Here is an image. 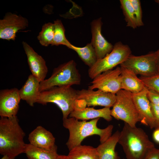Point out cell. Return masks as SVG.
Instances as JSON below:
<instances>
[{"instance_id": "7a4b0ae2", "label": "cell", "mask_w": 159, "mask_h": 159, "mask_svg": "<svg viewBox=\"0 0 159 159\" xmlns=\"http://www.w3.org/2000/svg\"><path fill=\"white\" fill-rule=\"evenodd\" d=\"M25 133L16 116L0 119V153L16 158L24 153Z\"/></svg>"}, {"instance_id": "9a60e30c", "label": "cell", "mask_w": 159, "mask_h": 159, "mask_svg": "<svg viewBox=\"0 0 159 159\" xmlns=\"http://www.w3.org/2000/svg\"><path fill=\"white\" fill-rule=\"evenodd\" d=\"M22 44L32 74L40 82L43 81L48 72L45 61L26 42L23 41Z\"/></svg>"}, {"instance_id": "836d02e7", "label": "cell", "mask_w": 159, "mask_h": 159, "mask_svg": "<svg viewBox=\"0 0 159 159\" xmlns=\"http://www.w3.org/2000/svg\"><path fill=\"white\" fill-rule=\"evenodd\" d=\"M15 158L13 157L7 155H3V157L0 159H14Z\"/></svg>"}, {"instance_id": "52a82bcc", "label": "cell", "mask_w": 159, "mask_h": 159, "mask_svg": "<svg viewBox=\"0 0 159 159\" xmlns=\"http://www.w3.org/2000/svg\"><path fill=\"white\" fill-rule=\"evenodd\" d=\"M129 47L121 42L116 43L112 51L104 58L97 59L95 63L89 68L88 74L93 79L105 71L112 69L117 65L125 62L131 54Z\"/></svg>"}, {"instance_id": "d6986e66", "label": "cell", "mask_w": 159, "mask_h": 159, "mask_svg": "<svg viewBox=\"0 0 159 159\" xmlns=\"http://www.w3.org/2000/svg\"><path fill=\"white\" fill-rule=\"evenodd\" d=\"M121 86L123 89L132 93H137L145 87L140 78L132 71L120 66Z\"/></svg>"}, {"instance_id": "6da1fadb", "label": "cell", "mask_w": 159, "mask_h": 159, "mask_svg": "<svg viewBox=\"0 0 159 159\" xmlns=\"http://www.w3.org/2000/svg\"><path fill=\"white\" fill-rule=\"evenodd\" d=\"M100 118L88 121H79L73 117L63 119V125L69 132V137L66 145L69 151L81 145L83 140L90 136L98 135L102 143L112 135L113 125H109L104 129L98 128L97 124Z\"/></svg>"}, {"instance_id": "277c9868", "label": "cell", "mask_w": 159, "mask_h": 159, "mask_svg": "<svg viewBox=\"0 0 159 159\" xmlns=\"http://www.w3.org/2000/svg\"><path fill=\"white\" fill-rule=\"evenodd\" d=\"M77 90L71 87H54L40 92L37 103L45 105L48 103L56 104L62 111L63 119L68 118L74 110L80 109L77 104Z\"/></svg>"}, {"instance_id": "5bb4252c", "label": "cell", "mask_w": 159, "mask_h": 159, "mask_svg": "<svg viewBox=\"0 0 159 159\" xmlns=\"http://www.w3.org/2000/svg\"><path fill=\"white\" fill-rule=\"evenodd\" d=\"M102 24L101 18L93 20L91 24L92 35L91 43L95 49L97 59L105 57L110 52L113 47V46L102 34Z\"/></svg>"}, {"instance_id": "d4e9b609", "label": "cell", "mask_w": 159, "mask_h": 159, "mask_svg": "<svg viewBox=\"0 0 159 159\" xmlns=\"http://www.w3.org/2000/svg\"><path fill=\"white\" fill-rule=\"evenodd\" d=\"M120 3L127 26L133 29L136 28V18L130 0H120Z\"/></svg>"}, {"instance_id": "4316f807", "label": "cell", "mask_w": 159, "mask_h": 159, "mask_svg": "<svg viewBox=\"0 0 159 159\" xmlns=\"http://www.w3.org/2000/svg\"><path fill=\"white\" fill-rule=\"evenodd\" d=\"M139 78L149 90L159 94V74L148 77L140 76Z\"/></svg>"}, {"instance_id": "f1b7e54d", "label": "cell", "mask_w": 159, "mask_h": 159, "mask_svg": "<svg viewBox=\"0 0 159 159\" xmlns=\"http://www.w3.org/2000/svg\"><path fill=\"white\" fill-rule=\"evenodd\" d=\"M152 114L153 116L155 128H159V106L150 103Z\"/></svg>"}, {"instance_id": "4fadbf2b", "label": "cell", "mask_w": 159, "mask_h": 159, "mask_svg": "<svg viewBox=\"0 0 159 159\" xmlns=\"http://www.w3.org/2000/svg\"><path fill=\"white\" fill-rule=\"evenodd\" d=\"M21 99L16 88L2 90L0 91V116L9 117L16 116Z\"/></svg>"}, {"instance_id": "cb8c5ba5", "label": "cell", "mask_w": 159, "mask_h": 159, "mask_svg": "<svg viewBox=\"0 0 159 159\" xmlns=\"http://www.w3.org/2000/svg\"><path fill=\"white\" fill-rule=\"evenodd\" d=\"M54 37L52 46L65 45L70 49L72 44L66 38L65 29L61 21L59 19L54 21Z\"/></svg>"}, {"instance_id": "ba28073f", "label": "cell", "mask_w": 159, "mask_h": 159, "mask_svg": "<svg viewBox=\"0 0 159 159\" xmlns=\"http://www.w3.org/2000/svg\"><path fill=\"white\" fill-rule=\"evenodd\" d=\"M120 66L141 76L148 77L156 74H158L156 51L138 56L131 54Z\"/></svg>"}, {"instance_id": "603a6c76", "label": "cell", "mask_w": 159, "mask_h": 159, "mask_svg": "<svg viewBox=\"0 0 159 159\" xmlns=\"http://www.w3.org/2000/svg\"><path fill=\"white\" fill-rule=\"evenodd\" d=\"M70 49L76 52L80 58L89 68L96 62L97 59L95 49L92 44L88 43L83 47H79L72 44Z\"/></svg>"}, {"instance_id": "44dd1931", "label": "cell", "mask_w": 159, "mask_h": 159, "mask_svg": "<svg viewBox=\"0 0 159 159\" xmlns=\"http://www.w3.org/2000/svg\"><path fill=\"white\" fill-rule=\"evenodd\" d=\"M24 153L27 159H56L59 155L56 145L53 148L47 150L34 146L29 143L26 144Z\"/></svg>"}, {"instance_id": "5b68a950", "label": "cell", "mask_w": 159, "mask_h": 159, "mask_svg": "<svg viewBox=\"0 0 159 159\" xmlns=\"http://www.w3.org/2000/svg\"><path fill=\"white\" fill-rule=\"evenodd\" d=\"M81 82L76 63L71 60L55 68L49 77L40 82L39 90L42 92L56 86L71 87L80 85Z\"/></svg>"}, {"instance_id": "e0dca14e", "label": "cell", "mask_w": 159, "mask_h": 159, "mask_svg": "<svg viewBox=\"0 0 159 159\" xmlns=\"http://www.w3.org/2000/svg\"><path fill=\"white\" fill-rule=\"evenodd\" d=\"M40 82L32 74L30 75L22 87L19 90L21 100H25L32 107L37 102L40 92Z\"/></svg>"}, {"instance_id": "ffe728a7", "label": "cell", "mask_w": 159, "mask_h": 159, "mask_svg": "<svg viewBox=\"0 0 159 159\" xmlns=\"http://www.w3.org/2000/svg\"><path fill=\"white\" fill-rule=\"evenodd\" d=\"M120 132L117 130L106 140L96 148L99 159H120L115 150Z\"/></svg>"}, {"instance_id": "d6a6232c", "label": "cell", "mask_w": 159, "mask_h": 159, "mask_svg": "<svg viewBox=\"0 0 159 159\" xmlns=\"http://www.w3.org/2000/svg\"><path fill=\"white\" fill-rule=\"evenodd\" d=\"M156 51L157 54V64L158 68V74H159V49Z\"/></svg>"}, {"instance_id": "4dcf8cb0", "label": "cell", "mask_w": 159, "mask_h": 159, "mask_svg": "<svg viewBox=\"0 0 159 159\" xmlns=\"http://www.w3.org/2000/svg\"><path fill=\"white\" fill-rule=\"evenodd\" d=\"M143 159H159V149L153 148L148 152Z\"/></svg>"}, {"instance_id": "f546056e", "label": "cell", "mask_w": 159, "mask_h": 159, "mask_svg": "<svg viewBox=\"0 0 159 159\" xmlns=\"http://www.w3.org/2000/svg\"><path fill=\"white\" fill-rule=\"evenodd\" d=\"M147 96L150 103L154 105L159 106V93L148 89Z\"/></svg>"}, {"instance_id": "83f0119b", "label": "cell", "mask_w": 159, "mask_h": 159, "mask_svg": "<svg viewBox=\"0 0 159 159\" xmlns=\"http://www.w3.org/2000/svg\"><path fill=\"white\" fill-rule=\"evenodd\" d=\"M133 9L137 27L144 25L142 21V12L140 1L139 0H130Z\"/></svg>"}, {"instance_id": "ac0fdd59", "label": "cell", "mask_w": 159, "mask_h": 159, "mask_svg": "<svg viewBox=\"0 0 159 159\" xmlns=\"http://www.w3.org/2000/svg\"><path fill=\"white\" fill-rule=\"evenodd\" d=\"M69 117L86 121L102 118L108 122L111 121L112 118L111 115V109L109 107L98 109L90 107L76 109L70 114Z\"/></svg>"}, {"instance_id": "30bf717a", "label": "cell", "mask_w": 159, "mask_h": 159, "mask_svg": "<svg viewBox=\"0 0 159 159\" xmlns=\"http://www.w3.org/2000/svg\"><path fill=\"white\" fill-rule=\"evenodd\" d=\"M27 19L20 15L11 12L6 14L0 20V38L9 41L15 40L18 31L28 26Z\"/></svg>"}, {"instance_id": "3957f363", "label": "cell", "mask_w": 159, "mask_h": 159, "mask_svg": "<svg viewBox=\"0 0 159 159\" xmlns=\"http://www.w3.org/2000/svg\"><path fill=\"white\" fill-rule=\"evenodd\" d=\"M118 143L122 147L126 159H143L155 147L142 129L132 127L125 123L120 132Z\"/></svg>"}, {"instance_id": "1f68e13d", "label": "cell", "mask_w": 159, "mask_h": 159, "mask_svg": "<svg viewBox=\"0 0 159 159\" xmlns=\"http://www.w3.org/2000/svg\"><path fill=\"white\" fill-rule=\"evenodd\" d=\"M152 136L154 140L159 144V128H155L153 132Z\"/></svg>"}, {"instance_id": "8992f818", "label": "cell", "mask_w": 159, "mask_h": 159, "mask_svg": "<svg viewBox=\"0 0 159 159\" xmlns=\"http://www.w3.org/2000/svg\"><path fill=\"white\" fill-rule=\"evenodd\" d=\"M115 101L111 110V115L116 119L121 120L135 127L140 120L132 97V93L121 89L116 94Z\"/></svg>"}, {"instance_id": "7c38bea8", "label": "cell", "mask_w": 159, "mask_h": 159, "mask_svg": "<svg viewBox=\"0 0 159 159\" xmlns=\"http://www.w3.org/2000/svg\"><path fill=\"white\" fill-rule=\"evenodd\" d=\"M148 89L146 87L141 91L132 93L134 102L138 114L140 122L150 128H155L150 102L147 96Z\"/></svg>"}, {"instance_id": "484cf974", "label": "cell", "mask_w": 159, "mask_h": 159, "mask_svg": "<svg viewBox=\"0 0 159 159\" xmlns=\"http://www.w3.org/2000/svg\"><path fill=\"white\" fill-rule=\"evenodd\" d=\"M54 37V24L48 22L43 25L37 38L41 45L47 47L50 44H52Z\"/></svg>"}, {"instance_id": "e575fe53", "label": "cell", "mask_w": 159, "mask_h": 159, "mask_svg": "<svg viewBox=\"0 0 159 159\" xmlns=\"http://www.w3.org/2000/svg\"><path fill=\"white\" fill-rule=\"evenodd\" d=\"M56 159H68V158L67 155H59Z\"/></svg>"}, {"instance_id": "7402d4cb", "label": "cell", "mask_w": 159, "mask_h": 159, "mask_svg": "<svg viewBox=\"0 0 159 159\" xmlns=\"http://www.w3.org/2000/svg\"><path fill=\"white\" fill-rule=\"evenodd\" d=\"M67 156L68 159H99L96 148L82 145L69 150Z\"/></svg>"}, {"instance_id": "8fae6325", "label": "cell", "mask_w": 159, "mask_h": 159, "mask_svg": "<svg viewBox=\"0 0 159 159\" xmlns=\"http://www.w3.org/2000/svg\"><path fill=\"white\" fill-rule=\"evenodd\" d=\"M77 95L78 100L83 101L88 107L100 106L110 108L116 99V94L99 90L82 89L77 90Z\"/></svg>"}, {"instance_id": "d590c367", "label": "cell", "mask_w": 159, "mask_h": 159, "mask_svg": "<svg viewBox=\"0 0 159 159\" xmlns=\"http://www.w3.org/2000/svg\"><path fill=\"white\" fill-rule=\"evenodd\" d=\"M155 1L159 5V0H155Z\"/></svg>"}, {"instance_id": "2e32d148", "label": "cell", "mask_w": 159, "mask_h": 159, "mask_svg": "<svg viewBox=\"0 0 159 159\" xmlns=\"http://www.w3.org/2000/svg\"><path fill=\"white\" fill-rule=\"evenodd\" d=\"M28 140L32 145L45 149H51L56 145L52 134L41 126H37L29 134Z\"/></svg>"}, {"instance_id": "9c48e42d", "label": "cell", "mask_w": 159, "mask_h": 159, "mask_svg": "<svg viewBox=\"0 0 159 159\" xmlns=\"http://www.w3.org/2000/svg\"><path fill=\"white\" fill-rule=\"evenodd\" d=\"M121 74L120 67L103 72L92 79L88 89H97L115 94L122 89Z\"/></svg>"}]
</instances>
